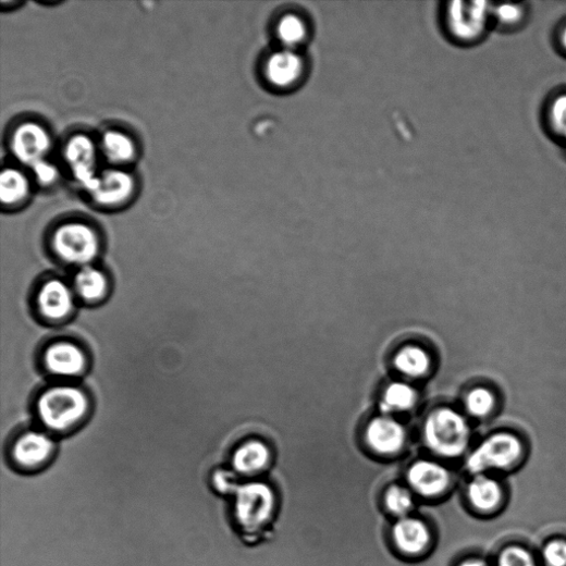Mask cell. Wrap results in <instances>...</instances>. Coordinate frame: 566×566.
Instances as JSON below:
<instances>
[{
	"mask_svg": "<svg viewBox=\"0 0 566 566\" xmlns=\"http://www.w3.org/2000/svg\"><path fill=\"white\" fill-rule=\"evenodd\" d=\"M77 294L86 302H98L107 293L108 281L102 271L93 267H82L75 278Z\"/></svg>",
	"mask_w": 566,
	"mask_h": 566,
	"instance_id": "obj_21",
	"label": "cell"
},
{
	"mask_svg": "<svg viewBox=\"0 0 566 566\" xmlns=\"http://www.w3.org/2000/svg\"><path fill=\"white\" fill-rule=\"evenodd\" d=\"M538 555L541 566H566V537L549 538L542 543Z\"/></svg>",
	"mask_w": 566,
	"mask_h": 566,
	"instance_id": "obj_27",
	"label": "cell"
},
{
	"mask_svg": "<svg viewBox=\"0 0 566 566\" xmlns=\"http://www.w3.org/2000/svg\"><path fill=\"white\" fill-rule=\"evenodd\" d=\"M558 39L561 47L566 51V25L561 29Z\"/></svg>",
	"mask_w": 566,
	"mask_h": 566,
	"instance_id": "obj_34",
	"label": "cell"
},
{
	"mask_svg": "<svg viewBox=\"0 0 566 566\" xmlns=\"http://www.w3.org/2000/svg\"><path fill=\"white\" fill-rule=\"evenodd\" d=\"M135 188L133 175L124 169L111 168L99 173L87 193L99 206L114 208L128 202Z\"/></svg>",
	"mask_w": 566,
	"mask_h": 566,
	"instance_id": "obj_10",
	"label": "cell"
},
{
	"mask_svg": "<svg viewBox=\"0 0 566 566\" xmlns=\"http://www.w3.org/2000/svg\"><path fill=\"white\" fill-rule=\"evenodd\" d=\"M394 364L403 374L417 378L428 373L431 359L421 347L406 346L397 353Z\"/></svg>",
	"mask_w": 566,
	"mask_h": 566,
	"instance_id": "obj_24",
	"label": "cell"
},
{
	"mask_svg": "<svg viewBox=\"0 0 566 566\" xmlns=\"http://www.w3.org/2000/svg\"><path fill=\"white\" fill-rule=\"evenodd\" d=\"M471 509L479 516L490 518L501 515L509 500L508 489L499 476H472L466 490Z\"/></svg>",
	"mask_w": 566,
	"mask_h": 566,
	"instance_id": "obj_8",
	"label": "cell"
},
{
	"mask_svg": "<svg viewBox=\"0 0 566 566\" xmlns=\"http://www.w3.org/2000/svg\"><path fill=\"white\" fill-rule=\"evenodd\" d=\"M492 19V5L487 2H453L446 11L451 35L462 42H473L483 36Z\"/></svg>",
	"mask_w": 566,
	"mask_h": 566,
	"instance_id": "obj_6",
	"label": "cell"
},
{
	"mask_svg": "<svg viewBox=\"0 0 566 566\" xmlns=\"http://www.w3.org/2000/svg\"><path fill=\"white\" fill-rule=\"evenodd\" d=\"M552 131L566 140V94L557 96L549 107Z\"/></svg>",
	"mask_w": 566,
	"mask_h": 566,
	"instance_id": "obj_30",
	"label": "cell"
},
{
	"mask_svg": "<svg viewBox=\"0 0 566 566\" xmlns=\"http://www.w3.org/2000/svg\"><path fill=\"white\" fill-rule=\"evenodd\" d=\"M416 403V392L405 383H393L384 394L381 409L385 413L410 409Z\"/></svg>",
	"mask_w": 566,
	"mask_h": 566,
	"instance_id": "obj_25",
	"label": "cell"
},
{
	"mask_svg": "<svg viewBox=\"0 0 566 566\" xmlns=\"http://www.w3.org/2000/svg\"><path fill=\"white\" fill-rule=\"evenodd\" d=\"M87 359L76 344L59 342L50 345L45 353V366L54 376L71 378L82 374Z\"/></svg>",
	"mask_w": 566,
	"mask_h": 566,
	"instance_id": "obj_12",
	"label": "cell"
},
{
	"mask_svg": "<svg viewBox=\"0 0 566 566\" xmlns=\"http://www.w3.org/2000/svg\"><path fill=\"white\" fill-rule=\"evenodd\" d=\"M424 440L438 455L456 458L469 446L470 428L466 418L452 408L433 411L424 424Z\"/></svg>",
	"mask_w": 566,
	"mask_h": 566,
	"instance_id": "obj_2",
	"label": "cell"
},
{
	"mask_svg": "<svg viewBox=\"0 0 566 566\" xmlns=\"http://www.w3.org/2000/svg\"><path fill=\"white\" fill-rule=\"evenodd\" d=\"M99 149L106 161L119 169L132 163L137 156L135 140L120 130L106 131L100 138Z\"/></svg>",
	"mask_w": 566,
	"mask_h": 566,
	"instance_id": "obj_17",
	"label": "cell"
},
{
	"mask_svg": "<svg viewBox=\"0 0 566 566\" xmlns=\"http://www.w3.org/2000/svg\"><path fill=\"white\" fill-rule=\"evenodd\" d=\"M40 312L48 319L60 320L73 311L74 296L65 283L58 279L49 280L38 295Z\"/></svg>",
	"mask_w": 566,
	"mask_h": 566,
	"instance_id": "obj_15",
	"label": "cell"
},
{
	"mask_svg": "<svg viewBox=\"0 0 566 566\" xmlns=\"http://www.w3.org/2000/svg\"><path fill=\"white\" fill-rule=\"evenodd\" d=\"M52 248L63 261L90 266L100 251V238L90 225L83 222H67L60 225L52 235Z\"/></svg>",
	"mask_w": 566,
	"mask_h": 566,
	"instance_id": "obj_4",
	"label": "cell"
},
{
	"mask_svg": "<svg viewBox=\"0 0 566 566\" xmlns=\"http://www.w3.org/2000/svg\"><path fill=\"white\" fill-rule=\"evenodd\" d=\"M393 539L399 550L416 554L427 549L431 541V533L422 521L405 517L393 527Z\"/></svg>",
	"mask_w": 566,
	"mask_h": 566,
	"instance_id": "obj_18",
	"label": "cell"
},
{
	"mask_svg": "<svg viewBox=\"0 0 566 566\" xmlns=\"http://www.w3.org/2000/svg\"><path fill=\"white\" fill-rule=\"evenodd\" d=\"M33 175L38 185L42 187H50L54 185L60 179L59 169L44 160L32 168Z\"/></svg>",
	"mask_w": 566,
	"mask_h": 566,
	"instance_id": "obj_31",
	"label": "cell"
},
{
	"mask_svg": "<svg viewBox=\"0 0 566 566\" xmlns=\"http://www.w3.org/2000/svg\"><path fill=\"white\" fill-rule=\"evenodd\" d=\"M214 485L222 493L236 492L239 484H237L234 475L226 470L218 471L214 475Z\"/></svg>",
	"mask_w": 566,
	"mask_h": 566,
	"instance_id": "obj_32",
	"label": "cell"
},
{
	"mask_svg": "<svg viewBox=\"0 0 566 566\" xmlns=\"http://www.w3.org/2000/svg\"><path fill=\"white\" fill-rule=\"evenodd\" d=\"M270 458L268 447L261 442H249L241 446L233 457L235 470L243 475H250L263 469Z\"/></svg>",
	"mask_w": 566,
	"mask_h": 566,
	"instance_id": "obj_20",
	"label": "cell"
},
{
	"mask_svg": "<svg viewBox=\"0 0 566 566\" xmlns=\"http://www.w3.org/2000/svg\"><path fill=\"white\" fill-rule=\"evenodd\" d=\"M53 447L52 440L45 433L28 432L15 443L13 457L22 467L35 468L48 460Z\"/></svg>",
	"mask_w": 566,
	"mask_h": 566,
	"instance_id": "obj_16",
	"label": "cell"
},
{
	"mask_svg": "<svg viewBox=\"0 0 566 566\" xmlns=\"http://www.w3.org/2000/svg\"><path fill=\"white\" fill-rule=\"evenodd\" d=\"M526 447L522 440L510 432H499L488 436L466 462L471 476H499L516 470L525 460Z\"/></svg>",
	"mask_w": 566,
	"mask_h": 566,
	"instance_id": "obj_1",
	"label": "cell"
},
{
	"mask_svg": "<svg viewBox=\"0 0 566 566\" xmlns=\"http://www.w3.org/2000/svg\"><path fill=\"white\" fill-rule=\"evenodd\" d=\"M30 195V181L16 168H5L0 175V200L4 207L13 208L24 204Z\"/></svg>",
	"mask_w": 566,
	"mask_h": 566,
	"instance_id": "obj_19",
	"label": "cell"
},
{
	"mask_svg": "<svg viewBox=\"0 0 566 566\" xmlns=\"http://www.w3.org/2000/svg\"><path fill=\"white\" fill-rule=\"evenodd\" d=\"M52 148L49 131L40 123L28 121L15 127L10 138V149L21 164L33 168L46 160Z\"/></svg>",
	"mask_w": 566,
	"mask_h": 566,
	"instance_id": "obj_9",
	"label": "cell"
},
{
	"mask_svg": "<svg viewBox=\"0 0 566 566\" xmlns=\"http://www.w3.org/2000/svg\"><path fill=\"white\" fill-rule=\"evenodd\" d=\"M458 566H493L492 561L481 556L468 557L462 561Z\"/></svg>",
	"mask_w": 566,
	"mask_h": 566,
	"instance_id": "obj_33",
	"label": "cell"
},
{
	"mask_svg": "<svg viewBox=\"0 0 566 566\" xmlns=\"http://www.w3.org/2000/svg\"><path fill=\"white\" fill-rule=\"evenodd\" d=\"M235 494V517L245 531L256 532L267 525L274 510V493L268 484H239Z\"/></svg>",
	"mask_w": 566,
	"mask_h": 566,
	"instance_id": "obj_5",
	"label": "cell"
},
{
	"mask_svg": "<svg viewBox=\"0 0 566 566\" xmlns=\"http://www.w3.org/2000/svg\"><path fill=\"white\" fill-rule=\"evenodd\" d=\"M493 566H541L539 555L520 542L504 544L492 559Z\"/></svg>",
	"mask_w": 566,
	"mask_h": 566,
	"instance_id": "obj_22",
	"label": "cell"
},
{
	"mask_svg": "<svg viewBox=\"0 0 566 566\" xmlns=\"http://www.w3.org/2000/svg\"><path fill=\"white\" fill-rule=\"evenodd\" d=\"M87 395L78 387L56 386L47 390L38 399L37 410L41 421L52 431L74 427L87 414Z\"/></svg>",
	"mask_w": 566,
	"mask_h": 566,
	"instance_id": "obj_3",
	"label": "cell"
},
{
	"mask_svg": "<svg viewBox=\"0 0 566 566\" xmlns=\"http://www.w3.org/2000/svg\"><path fill=\"white\" fill-rule=\"evenodd\" d=\"M526 16V10L519 4L492 5V19L504 27L519 26Z\"/></svg>",
	"mask_w": 566,
	"mask_h": 566,
	"instance_id": "obj_29",
	"label": "cell"
},
{
	"mask_svg": "<svg viewBox=\"0 0 566 566\" xmlns=\"http://www.w3.org/2000/svg\"><path fill=\"white\" fill-rule=\"evenodd\" d=\"M99 144L87 134L71 136L63 149V159L73 177L87 192L99 175Z\"/></svg>",
	"mask_w": 566,
	"mask_h": 566,
	"instance_id": "obj_7",
	"label": "cell"
},
{
	"mask_svg": "<svg viewBox=\"0 0 566 566\" xmlns=\"http://www.w3.org/2000/svg\"><path fill=\"white\" fill-rule=\"evenodd\" d=\"M305 69V61L296 50L283 48L267 57L263 76L270 87L288 90L300 83Z\"/></svg>",
	"mask_w": 566,
	"mask_h": 566,
	"instance_id": "obj_11",
	"label": "cell"
},
{
	"mask_svg": "<svg viewBox=\"0 0 566 566\" xmlns=\"http://www.w3.org/2000/svg\"><path fill=\"white\" fill-rule=\"evenodd\" d=\"M275 34L283 47L295 50L307 40L309 29L300 16L288 14L278 22Z\"/></svg>",
	"mask_w": 566,
	"mask_h": 566,
	"instance_id": "obj_23",
	"label": "cell"
},
{
	"mask_svg": "<svg viewBox=\"0 0 566 566\" xmlns=\"http://www.w3.org/2000/svg\"><path fill=\"white\" fill-rule=\"evenodd\" d=\"M410 485L427 497H436L451 484V472L440 464L420 460L415 463L408 470Z\"/></svg>",
	"mask_w": 566,
	"mask_h": 566,
	"instance_id": "obj_13",
	"label": "cell"
},
{
	"mask_svg": "<svg viewBox=\"0 0 566 566\" xmlns=\"http://www.w3.org/2000/svg\"><path fill=\"white\" fill-rule=\"evenodd\" d=\"M406 433L399 422L390 417H378L367 430V441L377 453L390 455L402 450Z\"/></svg>",
	"mask_w": 566,
	"mask_h": 566,
	"instance_id": "obj_14",
	"label": "cell"
},
{
	"mask_svg": "<svg viewBox=\"0 0 566 566\" xmlns=\"http://www.w3.org/2000/svg\"><path fill=\"white\" fill-rule=\"evenodd\" d=\"M466 408L476 418L488 417L497 406V396L487 387H476L466 397Z\"/></svg>",
	"mask_w": 566,
	"mask_h": 566,
	"instance_id": "obj_26",
	"label": "cell"
},
{
	"mask_svg": "<svg viewBox=\"0 0 566 566\" xmlns=\"http://www.w3.org/2000/svg\"><path fill=\"white\" fill-rule=\"evenodd\" d=\"M385 505L394 516L405 518L414 507L413 495L402 485H392L386 491Z\"/></svg>",
	"mask_w": 566,
	"mask_h": 566,
	"instance_id": "obj_28",
	"label": "cell"
}]
</instances>
